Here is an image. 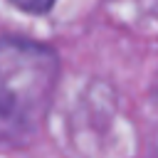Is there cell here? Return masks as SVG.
<instances>
[{
    "label": "cell",
    "instance_id": "cell-1",
    "mask_svg": "<svg viewBox=\"0 0 158 158\" xmlns=\"http://www.w3.org/2000/svg\"><path fill=\"white\" fill-rule=\"evenodd\" d=\"M59 77L57 54L20 37L0 40V141H27L42 126Z\"/></svg>",
    "mask_w": 158,
    "mask_h": 158
},
{
    "label": "cell",
    "instance_id": "cell-2",
    "mask_svg": "<svg viewBox=\"0 0 158 158\" xmlns=\"http://www.w3.org/2000/svg\"><path fill=\"white\" fill-rule=\"evenodd\" d=\"M20 10H25V12H32V15H44V12H49L52 7H54V2L57 0H12Z\"/></svg>",
    "mask_w": 158,
    "mask_h": 158
}]
</instances>
